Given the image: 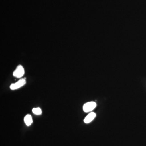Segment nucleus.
<instances>
[{
  "instance_id": "1",
  "label": "nucleus",
  "mask_w": 146,
  "mask_h": 146,
  "mask_svg": "<svg viewBox=\"0 0 146 146\" xmlns=\"http://www.w3.org/2000/svg\"><path fill=\"white\" fill-rule=\"evenodd\" d=\"M96 106V103L95 102H88L84 104L83 105V110L84 112H91L95 109Z\"/></svg>"
},
{
  "instance_id": "2",
  "label": "nucleus",
  "mask_w": 146,
  "mask_h": 146,
  "mask_svg": "<svg viewBox=\"0 0 146 146\" xmlns=\"http://www.w3.org/2000/svg\"><path fill=\"white\" fill-rule=\"evenodd\" d=\"M26 80L25 79H21L16 83L11 84L10 89L12 90H16V89H19L23 86L26 84Z\"/></svg>"
},
{
  "instance_id": "3",
  "label": "nucleus",
  "mask_w": 146,
  "mask_h": 146,
  "mask_svg": "<svg viewBox=\"0 0 146 146\" xmlns=\"http://www.w3.org/2000/svg\"><path fill=\"white\" fill-rule=\"evenodd\" d=\"M24 74L25 70L23 67L21 65H19L13 72V76L17 78H20L23 76Z\"/></svg>"
},
{
  "instance_id": "4",
  "label": "nucleus",
  "mask_w": 146,
  "mask_h": 146,
  "mask_svg": "<svg viewBox=\"0 0 146 146\" xmlns=\"http://www.w3.org/2000/svg\"><path fill=\"white\" fill-rule=\"evenodd\" d=\"M96 117V114L94 112H91L88 114V115L85 118L84 122L85 123H89L92 122Z\"/></svg>"
},
{
  "instance_id": "5",
  "label": "nucleus",
  "mask_w": 146,
  "mask_h": 146,
  "mask_svg": "<svg viewBox=\"0 0 146 146\" xmlns=\"http://www.w3.org/2000/svg\"><path fill=\"white\" fill-rule=\"evenodd\" d=\"M24 122L27 126H29L33 123L32 118L30 115H27L24 118Z\"/></svg>"
},
{
  "instance_id": "6",
  "label": "nucleus",
  "mask_w": 146,
  "mask_h": 146,
  "mask_svg": "<svg viewBox=\"0 0 146 146\" xmlns=\"http://www.w3.org/2000/svg\"><path fill=\"white\" fill-rule=\"evenodd\" d=\"M32 112L35 115H41L42 113V110L39 107L34 108H33Z\"/></svg>"
}]
</instances>
